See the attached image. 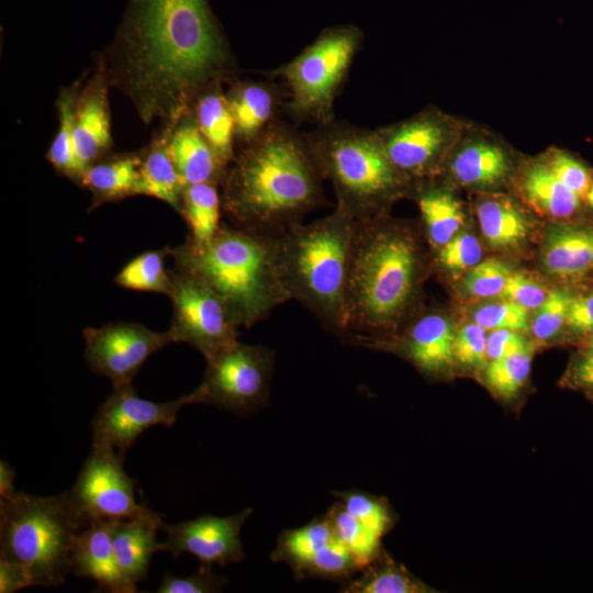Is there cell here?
<instances>
[{
    "instance_id": "48",
    "label": "cell",
    "mask_w": 593,
    "mask_h": 593,
    "mask_svg": "<svg viewBox=\"0 0 593 593\" xmlns=\"http://www.w3.org/2000/svg\"><path fill=\"white\" fill-rule=\"evenodd\" d=\"M27 586H34V583L26 568L0 558V593H13Z\"/></svg>"
},
{
    "instance_id": "5",
    "label": "cell",
    "mask_w": 593,
    "mask_h": 593,
    "mask_svg": "<svg viewBox=\"0 0 593 593\" xmlns=\"http://www.w3.org/2000/svg\"><path fill=\"white\" fill-rule=\"evenodd\" d=\"M355 220L337 209L278 236L279 264L291 296L342 340L349 337L348 279Z\"/></svg>"
},
{
    "instance_id": "1",
    "label": "cell",
    "mask_w": 593,
    "mask_h": 593,
    "mask_svg": "<svg viewBox=\"0 0 593 593\" xmlns=\"http://www.w3.org/2000/svg\"><path fill=\"white\" fill-rule=\"evenodd\" d=\"M228 45L209 0H127L102 64L145 123L174 130L197 97L226 79Z\"/></svg>"
},
{
    "instance_id": "36",
    "label": "cell",
    "mask_w": 593,
    "mask_h": 593,
    "mask_svg": "<svg viewBox=\"0 0 593 593\" xmlns=\"http://www.w3.org/2000/svg\"><path fill=\"white\" fill-rule=\"evenodd\" d=\"M334 495L348 513L382 538L390 529L393 517L385 501L358 490L336 492Z\"/></svg>"
},
{
    "instance_id": "21",
    "label": "cell",
    "mask_w": 593,
    "mask_h": 593,
    "mask_svg": "<svg viewBox=\"0 0 593 593\" xmlns=\"http://www.w3.org/2000/svg\"><path fill=\"white\" fill-rule=\"evenodd\" d=\"M166 148L184 184L210 182L221 186L227 166L198 128L193 119L184 120L166 138Z\"/></svg>"
},
{
    "instance_id": "51",
    "label": "cell",
    "mask_w": 593,
    "mask_h": 593,
    "mask_svg": "<svg viewBox=\"0 0 593 593\" xmlns=\"http://www.w3.org/2000/svg\"><path fill=\"white\" fill-rule=\"evenodd\" d=\"M583 355H593V332L585 343Z\"/></svg>"
},
{
    "instance_id": "43",
    "label": "cell",
    "mask_w": 593,
    "mask_h": 593,
    "mask_svg": "<svg viewBox=\"0 0 593 593\" xmlns=\"http://www.w3.org/2000/svg\"><path fill=\"white\" fill-rule=\"evenodd\" d=\"M545 163L564 186L582 200H585L593 179L591 172L582 163L561 150L549 154Z\"/></svg>"
},
{
    "instance_id": "9",
    "label": "cell",
    "mask_w": 593,
    "mask_h": 593,
    "mask_svg": "<svg viewBox=\"0 0 593 593\" xmlns=\"http://www.w3.org/2000/svg\"><path fill=\"white\" fill-rule=\"evenodd\" d=\"M205 361L203 379L193 390L195 403L238 414L267 403L275 365L271 349L237 340Z\"/></svg>"
},
{
    "instance_id": "28",
    "label": "cell",
    "mask_w": 593,
    "mask_h": 593,
    "mask_svg": "<svg viewBox=\"0 0 593 593\" xmlns=\"http://www.w3.org/2000/svg\"><path fill=\"white\" fill-rule=\"evenodd\" d=\"M184 184L166 148V138L156 143L141 157L136 194L157 198L178 212Z\"/></svg>"
},
{
    "instance_id": "14",
    "label": "cell",
    "mask_w": 593,
    "mask_h": 593,
    "mask_svg": "<svg viewBox=\"0 0 593 593\" xmlns=\"http://www.w3.org/2000/svg\"><path fill=\"white\" fill-rule=\"evenodd\" d=\"M194 403L193 391L174 401L154 402L138 396L132 383L113 388L92 418V441L108 444L124 456L146 429L171 426L178 412Z\"/></svg>"
},
{
    "instance_id": "50",
    "label": "cell",
    "mask_w": 593,
    "mask_h": 593,
    "mask_svg": "<svg viewBox=\"0 0 593 593\" xmlns=\"http://www.w3.org/2000/svg\"><path fill=\"white\" fill-rule=\"evenodd\" d=\"M15 472L5 460H0V502H10L16 499L21 491L14 486Z\"/></svg>"
},
{
    "instance_id": "23",
    "label": "cell",
    "mask_w": 593,
    "mask_h": 593,
    "mask_svg": "<svg viewBox=\"0 0 593 593\" xmlns=\"http://www.w3.org/2000/svg\"><path fill=\"white\" fill-rule=\"evenodd\" d=\"M226 99L235 123V139L243 145L255 139L276 122L278 92L269 83L236 82L230 89Z\"/></svg>"
},
{
    "instance_id": "30",
    "label": "cell",
    "mask_w": 593,
    "mask_h": 593,
    "mask_svg": "<svg viewBox=\"0 0 593 593\" xmlns=\"http://www.w3.org/2000/svg\"><path fill=\"white\" fill-rule=\"evenodd\" d=\"M356 578L342 583L346 593H419L430 590L403 567L381 552L359 570Z\"/></svg>"
},
{
    "instance_id": "34",
    "label": "cell",
    "mask_w": 593,
    "mask_h": 593,
    "mask_svg": "<svg viewBox=\"0 0 593 593\" xmlns=\"http://www.w3.org/2000/svg\"><path fill=\"white\" fill-rule=\"evenodd\" d=\"M337 537L350 551L359 568L371 562L380 552L381 537L354 517L337 500L326 512Z\"/></svg>"
},
{
    "instance_id": "11",
    "label": "cell",
    "mask_w": 593,
    "mask_h": 593,
    "mask_svg": "<svg viewBox=\"0 0 593 593\" xmlns=\"http://www.w3.org/2000/svg\"><path fill=\"white\" fill-rule=\"evenodd\" d=\"M123 455L104 443L92 441V449L68 491L77 510L89 521L124 518L146 505L135 499V481L123 467Z\"/></svg>"
},
{
    "instance_id": "46",
    "label": "cell",
    "mask_w": 593,
    "mask_h": 593,
    "mask_svg": "<svg viewBox=\"0 0 593 593\" xmlns=\"http://www.w3.org/2000/svg\"><path fill=\"white\" fill-rule=\"evenodd\" d=\"M529 350L530 344L517 331L496 329L486 338V356L492 360Z\"/></svg>"
},
{
    "instance_id": "49",
    "label": "cell",
    "mask_w": 593,
    "mask_h": 593,
    "mask_svg": "<svg viewBox=\"0 0 593 593\" xmlns=\"http://www.w3.org/2000/svg\"><path fill=\"white\" fill-rule=\"evenodd\" d=\"M570 380L578 388L593 391V355H583L573 365Z\"/></svg>"
},
{
    "instance_id": "10",
    "label": "cell",
    "mask_w": 593,
    "mask_h": 593,
    "mask_svg": "<svg viewBox=\"0 0 593 593\" xmlns=\"http://www.w3.org/2000/svg\"><path fill=\"white\" fill-rule=\"evenodd\" d=\"M169 332L174 343H186L205 360L237 342V328L216 293L197 277L172 268Z\"/></svg>"
},
{
    "instance_id": "27",
    "label": "cell",
    "mask_w": 593,
    "mask_h": 593,
    "mask_svg": "<svg viewBox=\"0 0 593 593\" xmlns=\"http://www.w3.org/2000/svg\"><path fill=\"white\" fill-rule=\"evenodd\" d=\"M510 169L505 150L486 141H474L461 147L450 164L452 176L465 186H492Z\"/></svg>"
},
{
    "instance_id": "12",
    "label": "cell",
    "mask_w": 593,
    "mask_h": 593,
    "mask_svg": "<svg viewBox=\"0 0 593 593\" xmlns=\"http://www.w3.org/2000/svg\"><path fill=\"white\" fill-rule=\"evenodd\" d=\"M82 336L83 356L90 370L107 377L113 388L132 383L154 353L174 343L169 331L156 332L131 322L87 327Z\"/></svg>"
},
{
    "instance_id": "42",
    "label": "cell",
    "mask_w": 593,
    "mask_h": 593,
    "mask_svg": "<svg viewBox=\"0 0 593 593\" xmlns=\"http://www.w3.org/2000/svg\"><path fill=\"white\" fill-rule=\"evenodd\" d=\"M225 584L226 579L215 573L212 566L200 564L197 572L187 577L165 573L156 593H214Z\"/></svg>"
},
{
    "instance_id": "24",
    "label": "cell",
    "mask_w": 593,
    "mask_h": 593,
    "mask_svg": "<svg viewBox=\"0 0 593 593\" xmlns=\"http://www.w3.org/2000/svg\"><path fill=\"white\" fill-rule=\"evenodd\" d=\"M191 110L198 128L228 167L235 157V123L221 82L204 89L194 100Z\"/></svg>"
},
{
    "instance_id": "18",
    "label": "cell",
    "mask_w": 593,
    "mask_h": 593,
    "mask_svg": "<svg viewBox=\"0 0 593 593\" xmlns=\"http://www.w3.org/2000/svg\"><path fill=\"white\" fill-rule=\"evenodd\" d=\"M108 86V79L100 68L75 100V149L85 170L111 147Z\"/></svg>"
},
{
    "instance_id": "39",
    "label": "cell",
    "mask_w": 593,
    "mask_h": 593,
    "mask_svg": "<svg viewBox=\"0 0 593 593\" xmlns=\"http://www.w3.org/2000/svg\"><path fill=\"white\" fill-rule=\"evenodd\" d=\"M512 271L507 265L495 258L479 262L465 278L466 291L477 298L500 295Z\"/></svg>"
},
{
    "instance_id": "17",
    "label": "cell",
    "mask_w": 593,
    "mask_h": 593,
    "mask_svg": "<svg viewBox=\"0 0 593 593\" xmlns=\"http://www.w3.org/2000/svg\"><path fill=\"white\" fill-rule=\"evenodd\" d=\"M119 518H94L75 537L71 573L93 580L100 591L133 593L120 571L113 533Z\"/></svg>"
},
{
    "instance_id": "41",
    "label": "cell",
    "mask_w": 593,
    "mask_h": 593,
    "mask_svg": "<svg viewBox=\"0 0 593 593\" xmlns=\"http://www.w3.org/2000/svg\"><path fill=\"white\" fill-rule=\"evenodd\" d=\"M481 257L482 248L477 237L461 233L439 248L437 260L446 270L459 273L477 266Z\"/></svg>"
},
{
    "instance_id": "20",
    "label": "cell",
    "mask_w": 593,
    "mask_h": 593,
    "mask_svg": "<svg viewBox=\"0 0 593 593\" xmlns=\"http://www.w3.org/2000/svg\"><path fill=\"white\" fill-rule=\"evenodd\" d=\"M456 334L449 318L438 313L424 314L409 325L395 344L419 370L436 374L454 362Z\"/></svg>"
},
{
    "instance_id": "6",
    "label": "cell",
    "mask_w": 593,
    "mask_h": 593,
    "mask_svg": "<svg viewBox=\"0 0 593 593\" xmlns=\"http://www.w3.org/2000/svg\"><path fill=\"white\" fill-rule=\"evenodd\" d=\"M336 208L355 221L382 215L407 190V180L388 158L377 131L332 121L305 134Z\"/></svg>"
},
{
    "instance_id": "26",
    "label": "cell",
    "mask_w": 593,
    "mask_h": 593,
    "mask_svg": "<svg viewBox=\"0 0 593 593\" xmlns=\"http://www.w3.org/2000/svg\"><path fill=\"white\" fill-rule=\"evenodd\" d=\"M527 202L537 211L555 219H568L581 208L582 199L564 186L546 163L529 166L523 176Z\"/></svg>"
},
{
    "instance_id": "37",
    "label": "cell",
    "mask_w": 593,
    "mask_h": 593,
    "mask_svg": "<svg viewBox=\"0 0 593 593\" xmlns=\"http://www.w3.org/2000/svg\"><path fill=\"white\" fill-rule=\"evenodd\" d=\"M532 361V350L492 360L485 369L488 385L499 395H515L526 381Z\"/></svg>"
},
{
    "instance_id": "52",
    "label": "cell",
    "mask_w": 593,
    "mask_h": 593,
    "mask_svg": "<svg viewBox=\"0 0 593 593\" xmlns=\"http://www.w3.org/2000/svg\"><path fill=\"white\" fill-rule=\"evenodd\" d=\"M585 200L590 204V206L593 209V181L592 184L586 193Z\"/></svg>"
},
{
    "instance_id": "29",
    "label": "cell",
    "mask_w": 593,
    "mask_h": 593,
    "mask_svg": "<svg viewBox=\"0 0 593 593\" xmlns=\"http://www.w3.org/2000/svg\"><path fill=\"white\" fill-rule=\"evenodd\" d=\"M477 214L481 231L491 246H514L523 242L528 234L525 215L504 195L484 198L478 204Z\"/></svg>"
},
{
    "instance_id": "31",
    "label": "cell",
    "mask_w": 593,
    "mask_h": 593,
    "mask_svg": "<svg viewBox=\"0 0 593 593\" xmlns=\"http://www.w3.org/2000/svg\"><path fill=\"white\" fill-rule=\"evenodd\" d=\"M427 238L433 247L447 244L463 224L460 203L451 193L438 188H424L416 195Z\"/></svg>"
},
{
    "instance_id": "47",
    "label": "cell",
    "mask_w": 593,
    "mask_h": 593,
    "mask_svg": "<svg viewBox=\"0 0 593 593\" xmlns=\"http://www.w3.org/2000/svg\"><path fill=\"white\" fill-rule=\"evenodd\" d=\"M566 324L574 333L591 334L593 332V291L581 296H573Z\"/></svg>"
},
{
    "instance_id": "22",
    "label": "cell",
    "mask_w": 593,
    "mask_h": 593,
    "mask_svg": "<svg viewBox=\"0 0 593 593\" xmlns=\"http://www.w3.org/2000/svg\"><path fill=\"white\" fill-rule=\"evenodd\" d=\"M542 264L546 270L563 280H581L593 272V226L561 223L547 233Z\"/></svg>"
},
{
    "instance_id": "19",
    "label": "cell",
    "mask_w": 593,
    "mask_h": 593,
    "mask_svg": "<svg viewBox=\"0 0 593 593\" xmlns=\"http://www.w3.org/2000/svg\"><path fill=\"white\" fill-rule=\"evenodd\" d=\"M163 515L148 507L124 518H119L113 533L116 561L127 585L134 592L137 584L146 579L152 556L164 550L157 540Z\"/></svg>"
},
{
    "instance_id": "44",
    "label": "cell",
    "mask_w": 593,
    "mask_h": 593,
    "mask_svg": "<svg viewBox=\"0 0 593 593\" xmlns=\"http://www.w3.org/2000/svg\"><path fill=\"white\" fill-rule=\"evenodd\" d=\"M486 338V331L477 323L461 327L455 338V359L467 367L482 365L488 357Z\"/></svg>"
},
{
    "instance_id": "8",
    "label": "cell",
    "mask_w": 593,
    "mask_h": 593,
    "mask_svg": "<svg viewBox=\"0 0 593 593\" xmlns=\"http://www.w3.org/2000/svg\"><path fill=\"white\" fill-rule=\"evenodd\" d=\"M362 41L354 24L324 29L299 55L273 71L287 83L292 114L317 126L334 121L339 87Z\"/></svg>"
},
{
    "instance_id": "4",
    "label": "cell",
    "mask_w": 593,
    "mask_h": 593,
    "mask_svg": "<svg viewBox=\"0 0 593 593\" xmlns=\"http://www.w3.org/2000/svg\"><path fill=\"white\" fill-rule=\"evenodd\" d=\"M421 265L418 242L410 228L387 222L383 214L355 221L347 293L349 336L379 335L399 324L415 299Z\"/></svg>"
},
{
    "instance_id": "35",
    "label": "cell",
    "mask_w": 593,
    "mask_h": 593,
    "mask_svg": "<svg viewBox=\"0 0 593 593\" xmlns=\"http://www.w3.org/2000/svg\"><path fill=\"white\" fill-rule=\"evenodd\" d=\"M75 100L76 96L70 91L63 92L57 100L59 127L48 149L47 159L58 172L80 182L85 169L75 149L72 126Z\"/></svg>"
},
{
    "instance_id": "3",
    "label": "cell",
    "mask_w": 593,
    "mask_h": 593,
    "mask_svg": "<svg viewBox=\"0 0 593 593\" xmlns=\"http://www.w3.org/2000/svg\"><path fill=\"white\" fill-rule=\"evenodd\" d=\"M170 257L174 268L216 293L238 327L254 326L291 300L280 270L278 236L222 223L208 242L187 238L171 248Z\"/></svg>"
},
{
    "instance_id": "16",
    "label": "cell",
    "mask_w": 593,
    "mask_h": 593,
    "mask_svg": "<svg viewBox=\"0 0 593 593\" xmlns=\"http://www.w3.org/2000/svg\"><path fill=\"white\" fill-rule=\"evenodd\" d=\"M253 508L230 516L203 515L178 524H161L166 534L164 550L174 557L195 556L201 564L224 567L244 559L240 529Z\"/></svg>"
},
{
    "instance_id": "45",
    "label": "cell",
    "mask_w": 593,
    "mask_h": 593,
    "mask_svg": "<svg viewBox=\"0 0 593 593\" xmlns=\"http://www.w3.org/2000/svg\"><path fill=\"white\" fill-rule=\"evenodd\" d=\"M500 296L513 301L527 310H537L548 296L537 282L521 272H512Z\"/></svg>"
},
{
    "instance_id": "33",
    "label": "cell",
    "mask_w": 593,
    "mask_h": 593,
    "mask_svg": "<svg viewBox=\"0 0 593 593\" xmlns=\"http://www.w3.org/2000/svg\"><path fill=\"white\" fill-rule=\"evenodd\" d=\"M171 248L144 251L130 260L114 277L118 286L144 292L169 295L172 287L170 270L166 268V258Z\"/></svg>"
},
{
    "instance_id": "2",
    "label": "cell",
    "mask_w": 593,
    "mask_h": 593,
    "mask_svg": "<svg viewBox=\"0 0 593 593\" xmlns=\"http://www.w3.org/2000/svg\"><path fill=\"white\" fill-rule=\"evenodd\" d=\"M324 180L306 136L273 122L235 153L222 209L235 226L279 236L325 204Z\"/></svg>"
},
{
    "instance_id": "32",
    "label": "cell",
    "mask_w": 593,
    "mask_h": 593,
    "mask_svg": "<svg viewBox=\"0 0 593 593\" xmlns=\"http://www.w3.org/2000/svg\"><path fill=\"white\" fill-rule=\"evenodd\" d=\"M219 184L201 182L183 188L181 214L190 230L189 239L204 243L211 239L221 226L222 195Z\"/></svg>"
},
{
    "instance_id": "25",
    "label": "cell",
    "mask_w": 593,
    "mask_h": 593,
    "mask_svg": "<svg viewBox=\"0 0 593 593\" xmlns=\"http://www.w3.org/2000/svg\"><path fill=\"white\" fill-rule=\"evenodd\" d=\"M141 157L123 155L88 166L80 183L93 197V206L136 194Z\"/></svg>"
},
{
    "instance_id": "7",
    "label": "cell",
    "mask_w": 593,
    "mask_h": 593,
    "mask_svg": "<svg viewBox=\"0 0 593 593\" xmlns=\"http://www.w3.org/2000/svg\"><path fill=\"white\" fill-rule=\"evenodd\" d=\"M89 519L68 491L53 496L20 492L0 502V558L19 562L34 586H59L71 572V548Z\"/></svg>"
},
{
    "instance_id": "38",
    "label": "cell",
    "mask_w": 593,
    "mask_h": 593,
    "mask_svg": "<svg viewBox=\"0 0 593 593\" xmlns=\"http://www.w3.org/2000/svg\"><path fill=\"white\" fill-rule=\"evenodd\" d=\"M526 307L504 300L503 302L490 303L474 312V323L485 331L512 329L528 332L529 321Z\"/></svg>"
},
{
    "instance_id": "13",
    "label": "cell",
    "mask_w": 593,
    "mask_h": 593,
    "mask_svg": "<svg viewBox=\"0 0 593 593\" xmlns=\"http://www.w3.org/2000/svg\"><path fill=\"white\" fill-rule=\"evenodd\" d=\"M270 559L288 564L298 580L318 578L344 583L360 570L326 515L283 530Z\"/></svg>"
},
{
    "instance_id": "40",
    "label": "cell",
    "mask_w": 593,
    "mask_h": 593,
    "mask_svg": "<svg viewBox=\"0 0 593 593\" xmlns=\"http://www.w3.org/2000/svg\"><path fill=\"white\" fill-rule=\"evenodd\" d=\"M572 299V294L564 290L548 293L544 303L537 309L530 325L536 338L548 340L559 333L566 324Z\"/></svg>"
},
{
    "instance_id": "15",
    "label": "cell",
    "mask_w": 593,
    "mask_h": 593,
    "mask_svg": "<svg viewBox=\"0 0 593 593\" xmlns=\"http://www.w3.org/2000/svg\"><path fill=\"white\" fill-rule=\"evenodd\" d=\"M384 152L407 180L430 174L454 141V125L440 113L423 111L377 130Z\"/></svg>"
}]
</instances>
